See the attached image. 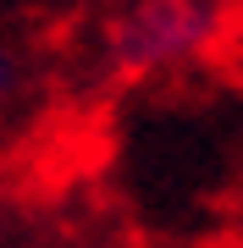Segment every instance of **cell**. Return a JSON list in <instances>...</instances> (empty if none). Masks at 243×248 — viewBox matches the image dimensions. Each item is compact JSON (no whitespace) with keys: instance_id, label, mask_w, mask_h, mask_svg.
I'll return each instance as SVG.
<instances>
[{"instance_id":"1","label":"cell","mask_w":243,"mask_h":248,"mask_svg":"<svg viewBox=\"0 0 243 248\" xmlns=\"http://www.w3.org/2000/svg\"><path fill=\"white\" fill-rule=\"evenodd\" d=\"M216 11L205 0H133L111 22V61L122 72H161L205 50Z\"/></svg>"},{"instance_id":"2","label":"cell","mask_w":243,"mask_h":248,"mask_svg":"<svg viewBox=\"0 0 243 248\" xmlns=\"http://www.w3.org/2000/svg\"><path fill=\"white\" fill-rule=\"evenodd\" d=\"M33 99H39V61H33V50L17 45V39H0V127H11Z\"/></svg>"},{"instance_id":"3","label":"cell","mask_w":243,"mask_h":248,"mask_svg":"<svg viewBox=\"0 0 243 248\" xmlns=\"http://www.w3.org/2000/svg\"><path fill=\"white\" fill-rule=\"evenodd\" d=\"M6 221H11V177L0 171V232H6Z\"/></svg>"}]
</instances>
